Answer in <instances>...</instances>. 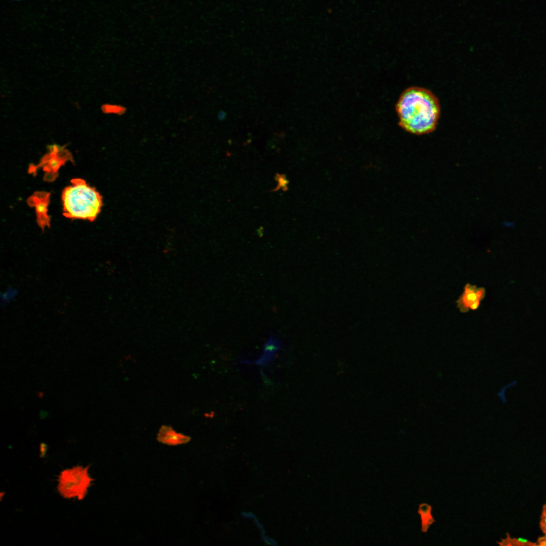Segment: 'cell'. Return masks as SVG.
I'll return each instance as SVG.
<instances>
[{
  "instance_id": "6da1fadb",
  "label": "cell",
  "mask_w": 546,
  "mask_h": 546,
  "mask_svg": "<svg viewBox=\"0 0 546 546\" xmlns=\"http://www.w3.org/2000/svg\"><path fill=\"white\" fill-rule=\"evenodd\" d=\"M396 111L399 126L416 135L435 130L440 115L437 98L431 90L419 86L404 90L396 103Z\"/></svg>"
},
{
  "instance_id": "7a4b0ae2",
  "label": "cell",
  "mask_w": 546,
  "mask_h": 546,
  "mask_svg": "<svg viewBox=\"0 0 546 546\" xmlns=\"http://www.w3.org/2000/svg\"><path fill=\"white\" fill-rule=\"evenodd\" d=\"M71 183L62 194L64 215L69 218L94 221L102 206L100 194L82 179L74 178Z\"/></svg>"
},
{
  "instance_id": "3957f363",
  "label": "cell",
  "mask_w": 546,
  "mask_h": 546,
  "mask_svg": "<svg viewBox=\"0 0 546 546\" xmlns=\"http://www.w3.org/2000/svg\"><path fill=\"white\" fill-rule=\"evenodd\" d=\"M93 480L89 475L88 467L78 466L61 472L57 489L64 498L76 497L81 500L86 495Z\"/></svg>"
},
{
  "instance_id": "277c9868",
  "label": "cell",
  "mask_w": 546,
  "mask_h": 546,
  "mask_svg": "<svg viewBox=\"0 0 546 546\" xmlns=\"http://www.w3.org/2000/svg\"><path fill=\"white\" fill-rule=\"evenodd\" d=\"M486 291L483 287L466 284L457 300V305L460 311L466 313L476 310L485 296Z\"/></svg>"
},
{
  "instance_id": "5b68a950",
  "label": "cell",
  "mask_w": 546,
  "mask_h": 546,
  "mask_svg": "<svg viewBox=\"0 0 546 546\" xmlns=\"http://www.w3.org/2000/svg\"><path fill=\"white\" fill-rule=\"evenodd\" d=\"M49 200V194L46 192H37L28 200L29 204L31 203L35 208L37 221L42 229L49 226L50 219L47 214Z\"/></svg>"
},
{
  "instance_id": "8992f818",
  "label": "cell",
  "mask_w": 546,
  "mask_h": 546,
  "mask_svg": "<svg viewBox=\"0 0 546 546\" xmlns=\"http://www.w3.org/2000/svg\"><path fill=\"white\" fill-rule=\"evenodd\" d=\"M157 440L168 445H178L185 444L190 440V437L176 432L170 426L162 425L157 434Z\"/></svg>"
},
{
  "instance_id": "52a82bcc",
  "label": "cell",
  "mask_w": 546,
  "mask_h": 546,
  "mask_svg": "<svg viewBox=\"0 0 546 546\" xmlns=\"http://www.w3.org/2000/svg\"><path fill=\"white\" fill-rule=\"evenodd\" d=\"M61 149V148L58 146H52L50 149L51 152L49 154L46 155L42 159V165H46L43 166L44 169L49 173H56L63 163L65 161V158L69 157L61 156V154H59L62 150Z\"/></svg>"
},
{
  "instance_id": "ba28073f",
  "label": "cell",
  "mask_w": 546,
  "mask_h": 546,
  "mask_svg": "<svg viewBox=\"0 0 546 546\" xmlns=\"http://www.w3.org/2000/svg\"><path fill=\"white\" fill-rule=\"evenodd\" d=\"M418 513L421 517V530L423 532H426L430 526L435 521L432 515V507L426 503L420 504Z\"/></svg>"
},
{
  "instance_id": "9c48e42d",
  "label": "cell",
  "mask_w": 546,
  "mask_h": 546,
  "mask_svg": "<svg viewBox=\"0 0 546 546\" xmlns=\"http://www.w3.org/2000/svg\"><path fill=\"white\" fill-rule=\"evenodd\" d=\"M498 543L501 545H537L536 543L529 541L526 539L515 538L511 537L507 534V537L502 539Z\"/></svg>"
},
{
  "instance_id": "30bf717a",
  "label": "cell",
  "mask_w": 546,
  "mask_h": 546,
  "mask_svg": "<svg viewBox=\"0 0 546 546\" xmlns=\"http://www.w3.org/2000/svg\"><path fill=\"white\" fill-rule=\"evenodd\" d=\"M539 525L541 531L546 537V504L544 505L542 508Z\"/></svg>"
},
{
  "instance_id": "8fae6325",
  "label": "cell",
  "mask_w": 546,
  "mask_h": 546,
  "mask_svg": "<svg viewBox=\"0 0 546 546\" xmlns=\"http://www.w3.org/2000/svg\"><path fill=\"white\" fill-rule=\"evenodd\" d=\"M102 110L105 113H121L123 109L121 107L115 105H106L102 107Z\"/></svg>"
},
{
  "instance_id": "7c38bea8",
  "label": "cell",
  "mask_w": 546,
  "mask_h": 546,
  "mask_svg": "<svg viewBox=\"0 0 546 546\" xmlns=\"http://www.w3.org/2000/svg\"><path fill=\"white\" fill-rule=\"evenodd\" d=\"M218 117L219 118H220V119H223V118L225 117V113L223 112H222L219 114Z\"/></svg>"
}]
</instances>
